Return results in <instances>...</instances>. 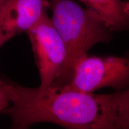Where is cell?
<instances>
[{
	"mask_svg": "<svg viewBox=\"0 0 129 129\" xmlns=\"http://www.w3.org/2000/svg\"><path fill=\"white\" fill-rule=\"evenodd\" d=\"M8 82L11 102L1 114L11 118L13 128L51 122L68 128H117L119 91L96 94L68 85L29 88Z\"/></svg>",
	"mask_w": 129,
	"mask_h": 129,
	"instance_id": "obj_1",
	"label": "cell"
},
{
	"mask_svg": "<svg viewBox=\"0 0 129 129\" xmlns=\"http://www.w3.org/2000/svg\"><path fill=\"white\" fill-rule=\"evenodd\" d=\"M51 20L67 50V59L62 72L51 86L68 84L78 61L99 43H108L111 30L96 13L81 7L73 0H48Z\"/></svg>",
	"mask_w": 129,
	"mask_h": 129,
	"instance_id": "obj_2",
	"label": "cell"
},
{
	"mask_svg": "<svg viewBox=\"0 0 129 129\" xmlns=\"http://www.w3.org/2000/svg\"><path fill=\"white\" fill-rule=\"evenodd\" d=\"M26 33L39 71L41 80L39 87H49L59 77L65 64L67 59L65 44L47 10Z\"/></svg>",
	"mask_w": 129,
	"mask_h": 129,
	"instance_id": "obj_3",
	"label": "cell"
},
{
	"mask_svg": "<svg viewBox=\"0 0 129 129\" xmlns=\"http://www.w3.org/2000/svg\"><path fill=\"white\" fill-rule=\"evenodd\" d=\"M67 85L88 93L106 87L127 89L129 88V56L97 57L87 54L77 63L73 77Z\"/></svg>",
	"mask_w": 129,
	"mask_h": 129,
	"instance_id": "obj_4",
	"label": "cell"
},
{
	"mask_svg": "<svg viewBox=\"0 0 129 129\" xmlns=\"http://www.w3.org/2000/svg\"><path fill=\"white\" fill-rule=\"evenodd\" d=\"M48 7V0H7L0 10V48L13 37L27 32Z\"/></svg>",
	"mask_w": 129,
	"mask_h": 129,
	"instance_id": "obj_5",
	"label": "cell"
},
{
	"mask_svg": "<svg viewBox=\"0 0 129 129\" xmlns=\"http://www.w3.org/2000/svg\"><path fill=\"white\" fill-rule=\"evenodd\" d=\"M96 13L111 31H129L128 0H79Z\"/></svg>",
	"mask_w": 129,
	"mask_h": 129,
	"instance_id": "obj_6",
	"label": "cell"
},
{
	"mask_svg": "<svg viewBox=\"0 0 129 129\" xmlns=\"http://www.w3.org/2000/svg\"><path fill=\"white\" fill-rule=\"evenodd\" d=\"M117 128L129 129V88L119 91Z\"/></svg>",
	"mask_w": 129,
	"mask_h": 129,
	"instance_id": "obj_7",
	"label": "cell"
},
{
	"mask_svg": "<svg viewBox=\"0 0 129 129\" xmlns=\"http://www.w3.org/2000/svg\"><path fill=\"white\" fill-rule=\"evenodd\" d=\"M12 93L7 80L0 77V114L11 102Z\"/></svg>",
	"mask_w": 129,
	"mask_h": 129,
	"instance_id": "obj_8",
	"label": "cell"
},
{
	"mask_svg": "<svg viewBox=\"0 0 129 129\" xmlns=\"http://www.w3.org/2000/svg\"><path fill=\"white\" fill-rule=\"evenodd\" d=\"M7 0H0V10L1 9V8L3 6V5L5 4V3L7 1Z\"/></svg>",
	"mask_w": 129,
	"mask_h": 129,
	"instance_id": "obj_9",
	"label": "cell"
}]
</instances>
